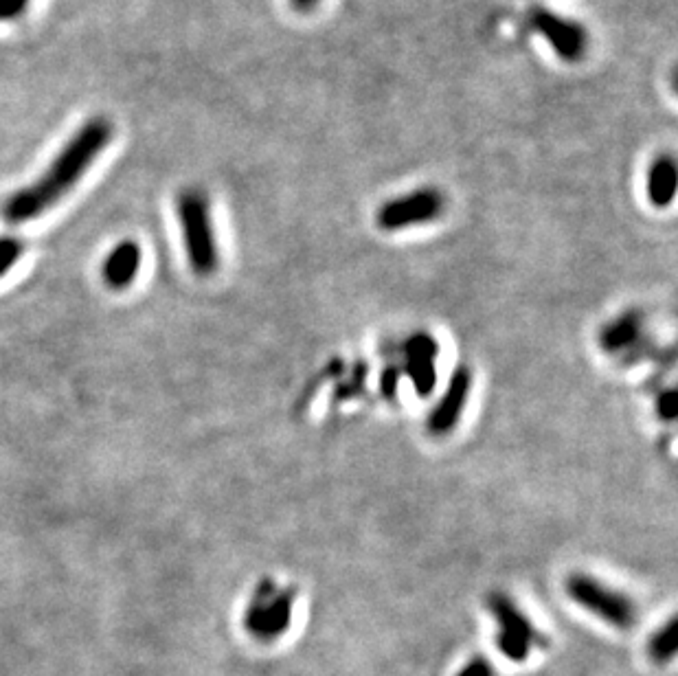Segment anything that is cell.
Listing matches in <instances>:
<instances>
[{
  "label": "cell",
  "instance_id": "cell-9",
  "mask_svg": "<svg viewBox=\"0 0 678 676\" xmlns=\"http://www.w3.org/2000/svg\"><path fill=\"white\" fill-rule=\"evenodd\" d=\"M437 354L439 345L428 332H417L406 341V376L411 378L417 396H431L437 387Z\"/></svg>",
  "mask_w": 678,
  "mask_h": 676
},
{
  "label": "cell",
  "instance_id": "cell-12",
  "mask_svg": "<svg viewBox=\"0 0 678 676\" xmlns=\"http://www.w3.org/2000/svg\"><path fill=\"white\" fill-rule=\"evenodd\" d=\"M676 183L678 174L674 159L672 156H659V159L652 163L648 174V198L652 205L659 209L670 207L676 196Z\"/></svg>",
  "mask_w": 678,
  "mask_h": 676
},
{
  "label": "cell",
  "instance_id": "cell-5",
  "mask_svg": "<svg viewBox=\"0 0 678 676\" xmlns=\"http://www.w3.org/2000/svg\"><path fill=\"white\" fill-rule=\"evenodd\" d=\"M488 608L496 619L499 633H496V646L514 663H525L531 655V648H545L549 641L540 630L531 624V619L516 606L512 597L505 593H490Z\"/></svg>",
  "mask_w": 678,
  "mask_h": 676
},
{
  "label": "cell",
  "instance_id": "cell-2",
  "mask_svg": "<svg viewBox=\"0 0 678 676\" xmlns=\"http://www.w3.org/2000/svg\"><path fill=\"white\" fill-rule=\"evenodd\" d=\"M178 224L183 231L187 262L198 277H211L220 266L211 202L205 191L185 189L176 202Z\"/></svg>",
  "mask_w": 678,
  "mask_h": 676
},
{
  "label": "cell",
  "instance_id": "cell-1",
  "mask_svg": "<svg viewBox=\"0 0 678 676\" xmlns=\"http://www.w3.org/2000/svg\"><path fill=\"white\" fill-rule=\"evenodd\" d=\"M112 126L104 117L88 119L73 137L62 145L55 159L31 185L11 194L3 205V218L9 224H25L40 218L44 211L58 205L84 178L97 156L108 148Z\"/></svg>",
  "mask_w": 678,
  "mask_h": 676
},
{
  "label": "cell",
  "instance_id": "cell-15",
  "mask_svg": "<svg viewBox=\"0 0 678 676\" xmlns=\"http://www.w3.org/2000/svg\"><path fill=\"white\" fill-rule=\"evenodd\" d=\"M455 676H499V674H496L494 666L488 659L477 655L474 659H470Z\"/></svg>",
  "mask_w": 678,
  "mask_h": 676
},
{
  "label": "cell",
  "instance_id": "cell-17",
  "mask_svg": "<svg viewBox=\"0 0 678 676\" xmlns=\"http://www.w3.org/2000/svg\"><path fill=\"white\" fill-rule=\"evenodd\" d=\"M31 0H0V22L16 20L25 14Z\"/></svg>",
  "mask_w": 678,
  "mask_h": 676
},
{
  "label": "cell",
  "instance_id": "cell-19",
  "mask_svg": "<svg viewBox=\"0 0 678 676\" xmlns=\"http://www.w3.org/2000/svg\"><path fill=\"white\" fill-rule=\"evenodd\" d=\"M290 3L295 5L297 9H301V11H308V9H312L316 3H319V0H290Z\"/></svg>",
  "mask_w": 678,
  "mask_h": 676
},
{
  "label": "cell",
  "instance_id": "cell-14",
  "mask_svg": "<svg viewBox=\"0 0 678 676\" xmlns=\"http://www.w3.org/2000/svg\"><path fill=\"white\" fill-rule=\"evenodd\" d=\"M25 253V244L16 238H0V277L7 275Z\"/></svg>",
  "mask_w": 678,
  "mask_h": 676
},
{
  "label": "cell",
  "instance_id": "cell-13",
  "mask_svg": "<svg viewBox=\"0 0 678 676\" xmlns=\"http://www.w3.org/2000/svg\"><path fill=\"white\" fill-rule=\"evenodd\" d=\"M676 628H678L676 617H670L668 622H665L650 639L648 652H650L652 661L659 663V666H663V663H670L676 655V646H678Z\"/></svg>",
  "mask_w": 678,
  "mask_h": 676
},
{
  "label": "cell",
  "instance_id": "cell-18",
  "mask_svg": "<svg viewBox=\"0 0 678 676\" xmlns=\"http://www.w3.org/2000/svg\"><path fill=\"white\" fill-rule=\"evenodd\" d=\"M395 385H398V374H395L393 369H389L387 374H384V393L391 396V393L395 391Z\"/></svg>",
  "mask_w": 678,
  "mask_h": 676
},
{
  "label": "cell",
  "instance_id": "cell-4",
  "mask_svg": "<svg viewBox=\"0 0 678 676\" xmlns=\"http://www.w3.org/2000/svg\"><path fill=\"white\" fill-rule=\"evenodd\" d=\"M297 589H277L275 582L264 580L255 589L244 613V628L259 641H277L288 633L295 611Z\"/></svg>",
  "mask_w": 678,
  "mask_h": 676
},
{
  "label": "cell",
  "instance_id": "cell-8",
  "mask_svg": "<svg viewBox=\"0 0 678 676\" xmlns=\"http://www.w3.org/2000/svg\"><path fill=\"white\" fill-rule=\"evenodd\" d=\"M472 385H474V376H472L470 367L455 369V374L450 376L442 398H439L435 409L431 411V415H428V420H426L428 433L435 437H444L455 431L463 415V409H466V404L470 400Z\"/></svg>",
  "mask_w": 678,
  "mask_h": 676
},
{
  "label": "cell",
  "instance_id": "cell-16",
  "mask_svg": "<svg viewBox=\"0 0 678 676\" xmlns=\"http://www.w3.org/2000/svg\"><path fill=\"white\" fill-rule=\"evenodd\" d=\"M676 391L674 389H665L661 391V396L657 398V413L659 418L665 422H674L676 420Z\"/></svg>",
  "mask_w": 678,
  "mask_h": 676
},
{
  "label": "cell",
  "instance_id": "cell-7",
  "mask_svg": "<svg viewBox=\"0 0 678 676\" xmlns=\"http://www.w3.org/2000/svg\"><path fill=\"white\" fill-rule=\"evenodd\" d=\"M531 27L549 42V47L564 62H580L589 49V33L580 22L553 14L549 9H536L531 14Z\"/></svg>",
  "mask_w": 678,
  "mask_h": 676
},
{
  "label": "cell",
  "instance_id": "cell-10",
  "mask_svg": "<svg viewBox=\"0 0 678 676\" xmlns=\"http://www.w3.org/2000/svg\"><path fill=\"white\" fill-rule=\"evenodd\" d=\"M141 246L137 242H121L110 251L104 262V279L110 288L123 290L137 279L141 270Z\"/></svg>",
  "mask_w": 678,
  "mask_h": 676
},
{
  "label": "cell",
  "instance_id": "cell-6",
  "mask_svg": "<svg viewBox=\"0 0 678 676\" xmlns=\"http://www.w3.org/2000/svg\"><path fill=\"white\" fill-rule=\"evenodd\" d=\"M446 209V198L435 187H422L409 191V194L391 198L378 209L376 224L378 229L393 233L411 227H422V224L435 222Z\"/></svg>",
  "mask_w": 678,
  "mask_h": 676
},
{
  "label": "cell",
  "instance_id": "cell-11",
  "mask_svg": "<svg viewBox=\"0 0 678 676\" xmlns=\"http://www.w3.org/2000/svg\"><path fill=\"white\" fill-rule=\"evenodd\" d=\"M641 334H643L641 312L630 310L604 325L600 332V347L606 354L626 352V349L635 347L641 341Z\"/></svg>",
  "mask_w": 678,
  "mask_h": 676
},
{
  "label": "cell",
  "instance_id": "cell-3",
  "mask_svg": "<svg viewBox=\"0 0 678 676\" xmlns=\"http://www.w3.org/2000/svg\"><path fill=\"white\" fill-rule=\"evenodd\" d=\"M564 591L580 608L600 617L608 626L617 630H632L637 626L639 608L635 600L589 573H571L564 582Z\"/></svg>",
  "mask_w": 678,
  "mask_h": 676
}]
</instances>
